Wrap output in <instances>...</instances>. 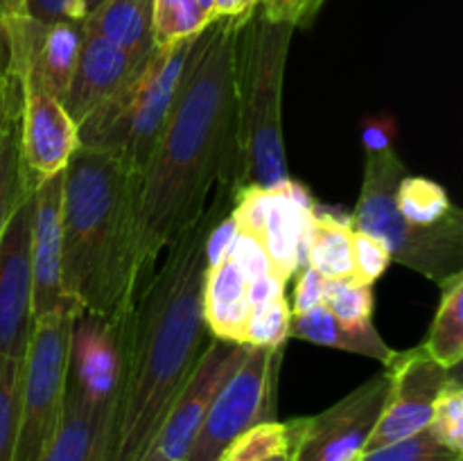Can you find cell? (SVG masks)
Wrapping results in <instances>:
<instances>
[{"mask_svg":"<svg viewBox=\"0 0 463 461\" xmlns=\"http://www.w3.org/2000/svg\"><path fill=\"white\" fill-rule=\"evenodd\" d=\"M61 190L63 172L34 185V217H32V315L34 319L71 303L61 287Z\"/></svg>","mask_w":463,"mask_h":461,"instance_id":"9a60e30c","label":"cell"},{"mask_svg":"<svg viewBox=\"0 0 463 461\" xmlns=\"http://www.w3.org/2000/svg\"><path fill=\"white\" fill-rule=\"evenodd\" d=\"M21 362L0 355V461H12L16 438Z\"/></svg>","mask_w":463,"mask_h":461,"instance_id":"4dcf8cb0","label":"cell"},{"mask_svg":"<svg viewBox=\"0 0 463 461\" xmlns=\"http://www.w3.org/2000/svg\"><path fill=\"white\" fill-rule=\"evenodd\" d=\"M23 5V0H5V12H16L18 7Z\"/></svg>","mask_w":463,"mask_h":461,"instance_id":"ab89813d","label":"cell"},{"mask_svg":"<svg viewBox=\"0 0 463 461\" xmlns=\"http://www.w3.org/2000/svg\"><path fill=\"white\" fill-rule=\"evenodd\" d=\"M152 7L154 0H107L86 18L84 27L125 48L140 63L154 50Z\"/></svg>","mask_w":463,"mask_h":461,"instance_id":"ffe728a7","label":"cell"},{"mask_svg":"<svg viewBox=\"0 0 463 461\" xmlns=\"http://www.w3.org/2000/svg\"><path fill=\"white\" fill-rule=\"evenodd\" d=\"M353 260H355V278L366 285H373L384 274L392 258H389L387 247L378 238L355 230L353 233Z\"/></svg>","mask_w":463,"mask_h":461,"instance_id":"1f68e13d","label":"cell"},{"mask_svg":"<svg viewBox=\"0 0 463 461\" xmlns=\"http://www.w3.org/2000/svg\"><path fill=\"white\" fill-rule=\"evenodd\" d=\"M213 3H215V0H199V5H202V7H203V12L208 14V18H211V9H213Z\"/></svg>","mask_w":463,"mask_h":461,"instance_id":"60d3db41","label":"cell"},{"mask_svg":"<svg viewBox=\"0 0 463 461\" xmlns=\"http://www.w3.org/2000/svg\"><path fill=\"white\" fill-rule=\"evenodd\" d=\"M211 23L199 0H154L152 43L154 48H172L194 39Z\"/></svg>","mask_w":463,"mask_h":461,"instance_id":"484cf974","label":"cell"},{"mask_svg":"<svg viewBox=\"0 0 463 461\" xmlns=\"http://www.w3.org/2000/svg\"><path fill=\"white\" fill-rule=\"evenodd\" d=\"M143 461H165V459H163V456L161 455H158V452L156 450H152V452H149V455L147 456H145V459Z\"/></svg>","mask_w":463,"mask_h":461,"instance_id":"b9f144b4","label":"cell"},{"mask_svg":"<svg viewBox=\"0 0 463 461\" xmlns=\"http://www.w3.org/2000/svg\"><path fill=\"white\" fill-rule=\"evenodd\" d=\"M437 441L461 459L463 452V387L455 373L437 393L432 420L428 425Z\"/></svg>","mask_w":463,"mask_h":461,"instance_id":"4316f807","label":"cell"},{"mask_svg":"<svg viewBox=\"0 0 463 461\" xmlns=\"http://www.w3.org/2000/svg\"><path fill=\"white\" fill-rule=\"evenodd\" d=\"M301 420H267L235 438L220 461H294Z\"/></svg>","mask_w":463,"mask_h":461,"instance_id":"d4e9b609","label":"cell"},{"mask_svg":"<svg viewBox=\"0 0 463 461\" xmlns=\"http://www.w3.org/2000/svg\"><path fill=\"white\" fill-rule=\"evenodd\" d=\"M18 122H21V93L5 107L0 118V238L16 203L27 190L34 188L23 172Z\"/></svg>","mask_w":463,"mask_h":461,"instance_id":"cb8c5ba5","label":"cell"},{"mask_svg":"<svg viewBox=\"0 0 463 461\" xmlns=\"http://www.w3.org/2000/svg\"><path fill=\"white\" fill-rule=\"evenodd\" d=\"M14 16H23L36 25H54L61 21H81L77 12V0H23ZM84 23V21H81Z\"/></svg>","mask_w":463,"mask_h":461,"instance_id":"836d02e7","label":"cell"},{"mask_svg":"<svg viewBox=\"0 0 463 461\" xmlns=\"http://www.w3.org/2000/svg\"><path fill=\"white\" fill-rule=\"evenodd\" d=\"M297 274V285H294V296L289 307H292V315H303V312L324 303L326 278L307 265L301 267Z\"/></svg>","mask_w":463,"mask_h":461,"instance_id":"e575fe53","label":"cell"},{"mask_svg":"<svg viewBox=\"0 0 463 461\" xmlns=\"http://www.w3.org/2000/svg\"><path fill=\"white\" fill-rule=\"evenodd\" d=\"M229 244V242H226ZM226 244L208 262L202 285V315L213 339L244 343L249 312V278L242 267L233 260Z\"/></svg>","mask_w":463,"mask_h":461,"instance_id":"ac0fdd59","label":"cell"},{"mask_svg":"<svg viewBox=\"0 0 463 461\" xmlns=\"http://www.w3.org/2000/svg\"><path fill=\"white\" fill-rule=\"evenodd\" d=\"M405 174V165L392 143L366 145L364 183L351 224L355 230L378 238L392 260L441 287L463 271V220L434 229L407 224L396 208V188Z\"/></svg>","mask_w":463,"mask_h":461,"instance_id":"8992f818","label":"cell"},{"mask_svg":"<svg viewBox=\"0 0 463 461\" xmlns=\"http://www.w3.org/2000/svg\"><path fill=\"white\" fill-rule=\"evenodd\" d=\"M32 217L34 188L23 194L0 238V355L23 362L32 315Z\"/></svg>","mask_w":463,"mask_h":461,"instance_id":"30bf717a","label":"cell"},{"mask_svg":"<svg viewBox=\"0 0 463 461\" xmlns=\"http://www.w3.org/2000/svg\"><path fill=\"white\" fill-rule=\"evenodd\" d=\"M283 346H247V355L213 398L184 461H220L226 447L256 425L276 420V380Z\"/></svg>","mask_w":463,"mask_h":461,"instance_id":"ba28073f","label":"cell"},{"mask_svg":"<svg viewBox=\"0 0 463 461\" xmlns=\"http://www.w3.org/2000/svg\"><path fill=\"white\" fill-rule=\"evenodd\" d=\"M326 0H260L258 9L274 23H288L294 30L307 27Z\"/></svg>","mask_w":463,"mask_h":461,"instance_id":"d6a6232c","label":"cell"},{"mask_svg":"<svg viewBox=\"0 0 463 461\" xmlns=\"http://www.w3.org/2000/svg\"><path fill=\"white\" fill-rule=\"evenodd\" d=\"M77 316V307L68 303L34 319L21 362L12 461H39L57 432L66 400L72 328Z\"/></svg>","mask_w":463,"mask_h":461,"instance_id":"52a82bcc","label":"cell"},{"mask_svg":"<svg viewBox=\"0 0 463 461\" xmlns=\"http://www.w3.org/2000/svg\"><path fill=\"white\" fill-rule=\"evenodd\" d=\"M194 39L154 48L134 75L81 122L80 145L111 154L129 170L143 172L167 120Z\"/></svg>","mask_w":463,"mask_h":461,"instance_id":"5b68a950","label":"cell"},{"mask_svg":"<svg viewBox=\"0 0 463 461\" xmlns=\"http://www.w3.org/2000/svg\"><path fill=\"white\" fill-rule=\"evenodd\" d=\"M289 337L303 339V342L317 343V346L339 348V351L357 353V355L371 357V360L383 362L384 369L393 362L398 351L389 348L380 333L375 330L373 321H339L337 316L330 315L328 307L321 306L303 312V315H292L289 324Z\"/></svg>","mask_w":463,"mask_h":461,"instance_id":"d6986e66","label":"cell"},{"mask_svg":"<svg viewBox=\"0 0 463 461\" xmlns=\"http://www.w3.org/2000/svg\"><path fill=\"white\" fill-rule=\"evenodd\" d=\"M387 371L392 378L387 402L366 441L364 452L396 443L428 428L439 389L452 373L430 360L423 348L405 353L398 351Z\"/></svg>","mask_w":463,"mask_h":461,"instance_id":"7c38bea8","label":"cell"},{"mask_svg":"<svg viewBox=\"0 0 463 461\" xmlns=\"http://www.w3.org/2000/svg\"><path fill=\"white\" fill-rule=\"evenodd\" d=\"M233 194L220 188L203 215L163 251L129 315L113 325L116 371L99 461H143L203 353L208 330L202 285L211 247L231 215Z\"/></svg>","mask_w":463,"mask_h":461,"instance_id":"6da1fadb","label":"cell"},{"mask_svg":"<svg viewBox=\"0 0 463 461\" xmlns=\"http://www.w3.org/2000/svg\"><path fill=\"white\" fill-rule=\"evenodd\" d=\"M389 371L335 402L328 409L301 420L294 461H355L378 423L389 393Z\"/></svg>","mask_w":463,"mask_h":461,"instance_id":"9c48e42d","label":"cell"},{"mask_svg":"<svg viewBox=\"0 0 463 461\" xmlns=\"http://www.w3.org/2000/svg\"><path fill=\"white\" fill-rule=\"evenodd\" d=\"M396 208L407 224L416 229H434L463 220L461 211L450 202L446 190L428 176L407 172L396 188Z\"/></svg>","mask_w":463,"mask_h":461,"instance_id":"603a6c76","label":"cell"},{"mask_svg":"<svg viewBox=\"0 0 463 461\" xmlns=\"http://www.w3.org/2000/svg\"><path fill=\"white\" fill-rule=\"evenodd\" d=\"M260 0H215L211 9V21L217 18H249L258 9Z\"/></svg>","mask_w":463,"mask_h":461,"instance_id":"d590c367","label":"cell"},{"mask_svg":"<svg viewBox=\"0 0 463 461\" xmlns=\"http://www.w3.org/2000/svg\"><path fill=\"white\" fill-rule=\"evenodd\" d=\"M140 172L93 147H80L63 170L61 287L84 316L118 325L134 306L138 271Z\"/></svg>","mask_w":463,"mask_h":461,"instance_id":"3957f363","label":"cell"},{"mask_svg":"<svg viewBox=\"0 0 463 461\" xmlns=\"http://www.w3.org/2000/svg\"><path fill=\"white\" fill-rule=\"evenodd\" d=\"M315 202L303 185L289 181L279 190H267L265 217L256 242L267 253L271 269L288 283L306 267Z\"/></svg>","mask_w":463,"mask_h":461,"instance_id":"2e32d148","label":"cell"},{"mask_svg":"<svg viewBox=\"0 0 463 461\" xmlns=\"http://www.w3.org/2000/svg\"><path fill=\"white\" fill-rule=\"evenodd\" d=\"M21 84V161L25 179L32 185L66 170L68 161L80 147V127L54 98L32 75H16Z\"/></svg>","mask_w":463,"mask_h":461,"instance_id":"8fae6325","label":"cell"},{"mask_svg":"<svg viewBox=\"0 0 463 461\" xmlns=\"http://www.w3.org/2000/svg\"><path fill=\"white\" fill-rule=\"evenodd\" d=\"M113 380L93 378L68 364L63 414L39 461H99L111 409Z\"/></svg>","mask_w":463,"mask_h":461,"instance_id":"5bb4252c","label":"cell"},{"mask_svg":"<svg viewBox=\"0 0 463 461\" xmlns=\"http://www.w3.org/2000/svg\"><path fill=\"white\" fill-rule=\"evenodd\" d=\"M289 324H292V307L285 294L271 301L253 306L249 312L244 343L247 346L280 348L289 339Z\"/></svg>","mask_w":463,"mask_h":461,"instance_id":"83f0119b","label":"cell"},{"mask_svg":"<svg viewBox=\"0 0 463 461\" xmlns=\"http://www.w3.org/2000/svg\"><path fill=\"white\" fill-rule=\"evenodd\" d=\"M136 68H138V61H134L125 48L84 27L75 72H72L68 93L63 98V107L77 122V127L95 108L102 107L134 75Z\"/></svg>","mask_w":463,"mask_h":461,"instance_id":"e0dca14e","label":"cell"},{"mask_svg":"<svg viewBox=\"0 0 463 461\" xmlns=\"http://www.w3.org/2000/svg\"><path fill=\"white\" fill-rule=\"evenodd\" d=\"M104 3H107V0H77V12H80L81 21H86L90 14L98 12Z\"/></svg>","mask_w":463,"mask_h":461,"instance_id":"f35d334b","label":"cell"},{"mask_svg":"<svg viewBox=\"0 0 463 461\" xmlns=\"http://www.w3.org/2000/svg\"><path fill=\"white\" fill-rule=\"evenodd\" d=\"M247 18H217L194 39L161 136L138 181L143 285L167 244L190 229L238 170V34Z\"/></svg>","mask_w":463,"mask_h":461,"instance_id":"7a4b0ae2","label":"cell"},{"mask_svg":"<svg viewBox=\"0 0 463 461\" xmlns=\"http://www.w3.org/2000/svg\"><path fill=\"white\" fill-rule=\"evenodd\" d=\"M14 75L9 71V39H7V12H5V0H0V80Z\"/></svg>","mask_w":463,"mask_h":461,"instance_id":"8d00e7d4","label":"cell"},{"mask_svg":"<svg viewBox=\"0 0 463 461\" xmlns=\"http://www.w3.org/2000/svg\"><path fill=\"white\" fill-rule=\"evenodd\" d=\"M247 355V346L242 343L222 342L213 339L206 343L203 353L199 355L193 373L185 380L184 389L176 396L161 434L156 438L154 450L165 461H184L193 446L197 429L211 407L213 398L220 391L222 384L231 378L240 362Z\"/></svg>","mask_w":463,"mask_h":461,"instance_id":"4fadbf2b","label":"cell"},{"mask_svg":"<svg viewBox=\"0 0 463 461\" xmlns=\"http://www.w3.org/2000/svg\"><path fill=\"white\" fill-rule=\"evenodd\" d=\"M441 303L432 328L423 342V353L448 371L459 369L463 357V271L441 285Z\"/></svg>","mask_w":463,"mask_h":461,"instance_id":"7402d4cb","label":"cell"},{"mask_svg":"<svg viewBox=\"0 0 463 461\" xmlns=\"http://www.w3.org/2000/svg\"><path fill=\"white\" fill-rule=\"evenodd\" d=\"M324 306L330 315L339 321H369L373 315V287L355 276L348 278H326L324 287Z\"/></svg>","mask_w":463,"mask_h":461,"instance_id":"f1b7e54d","label":"cell"},{"mask_svg":"<svg viewBox=\"0 0 463 461\" xmlns=\"http://www.w3.org/2000/svg\"><path fill=\"white\" fill-rule=\"evenodd\" d=\"M360 461H461L452 455L448 447H443L432 434V429L425 428L411 437L401 438L389 446L375 447V450L362 452Z\"/></svg>","mask_w":463,"mask_h":461,"instance_id":"f546056e","label":"cell"},{"mask_svg":"<svg viewBox=\"0 0 463 461\" xmlns=\"http://www.w3.org/2000/svg\"><path fill=\"white\" fill-rule=\"evenodd\" d=\"M355 461H360V459H355Z\"/></svg>","mask_w":463,"mask_h":461,"instance_id":"7bdbcfd3","label":"cell"},{"mask_svg":"<svg viewBox=\"0 0 463 461\" xmlns=\"http://www.w3.org/2000/svg\"><path fill=\"white\" fill-rule=\"evenodd\" d=\"M353 229L351 220H342L335 212L315 203L310 238H307L306 265L324 278H348L355 276L353 260Z\"/></svg>","mask_w":463,"mask_h":461,"instance_id":"44dd1931","label":"cell"},{"mask_svg":"<svg viewBox=\"0 0 463 461\" xmlns=\"http://www.w3.org/2000/svg\"><path fill=\"white\" fill-rule=\"evenodd\" d=\"M18 93H21V84H18L16 75H9L5 77V80H0V118H3L5 107H7Z\"/></svg>","mask_w":463,"mask_h":461,"instance_id":"74e56055","label":"cell"},{"mask_svg":"<svg viewBox=\"0 0 463 461\" xmlns=\"http://www.w3.org/2000/svg\"><path fill=\"white\" fill-rule=\"evenodd\" d=\"M294 27L256 9L238 34V170L233 193L279 190L289 167L283 143V80Z\"/></svg>","mask_w":463,"mask_h":461,"instance_id":"277c9868","label":"cell"}]
</instances>
